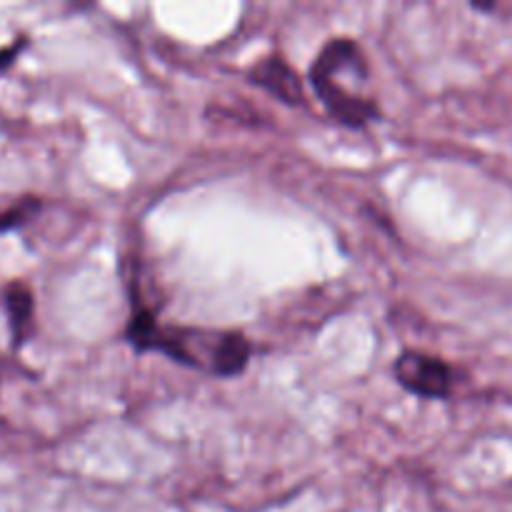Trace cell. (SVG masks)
Wrapping results in <instances>:
<instances>
[{
  "label": "cell",
  "instance_id": "8",
  "mask_svg": "<svg viewBox=\"0 0 512 512\" xmlns=\"http://www.w3.org/2000/svg\"><path fill=\"white\" fill-rule=\"evenodd\" d=\"M5 428V423H3V420H0V430H3Z\"/></svg>",
  "mask_w": 512,
  "mask_h": 512
},
{
  "label": "cell",
  "instance_id": "2",
  "mask_svg": "<svg viewBox=\"0 0 512 512\" xmlns=\"http://www.w3.org/2000/svg\"><path fill=\"white\" fill-rule=\"evenodd\" d=\"M365 80L370 78V65L363 48L353 38H330L310 65V85L315 98L323 103L330 118L345 128H365L380 118V105L370 95L360 90L345 88L340 80L345 78Z\"/></svg>",
  "mask_w": 512,
  "mask_h": 512
},
{
  "label": "cell",
  "instance_id": "7",
  "mask_svg": "<svg viewBox=\"0 0 512 512\" xmlns=\"http://www.w3.org/2000/svg\"><path fill=\"white\" fill-rule=\"evenodd\" d=\"M23 48H25V40H18V43L8 45V48H0V70L8 68V65L13 63L15 58H18L20 50H23Z\"/></svg>",
  "mask_w": 512,
  "mask_h": 512
},
{
  "label": "cell",
  "instance_id": "6",
  "mask_svg": "<svg viewBox=\"0 0 512 512\" xmlns=\"http://www.w3.org/2000/svg\"><path fill=\"white\" fill-rule=\"evenodd\" d=\"M38 208H40L38 200L28 198L23 200V203L13 205V208L3 210V213H0V233H8V230L18 228V225L28 223V220L33 218V213H38Z\"/></svg>",
  "mask_w": 512,
  "mask_h": 512
},
{
  "label": "cell",
  "instance_id": "5",
  "mask_svg": "<svg viewBox=\"0 0 512 512\" xmlns=\"http://www.w3.org/2000/svg\"><path fill=\"white\" fill-rule=\"evenodd\" d=\"M5 300V313H8L10 333H13V343L23 345L25 340L33 333V315H35V300L33 293L25 283L20 280H13L8 283L3 293Z\"/></svg>",
  "mask_w": 512,
  "mask_h": 512
},
{
  "label": "cell",
  "instance_id": "4",
  "mask_svg": "<svg viewBox=\"0 0 512 512\" xmlns=\"http://www.w3.org/2000/svg\"><path fill=\"white\" fill-rule=\"evenodd\" d=\"M248 80L255 88L265 90V93L273 95V98L280 100L283 105H290V108L305 105L303 78H300L298 70L285 60V55H265L263 60H258V63L248 70Z\"/></svg>",
  "mask_w": 512,
  "mask_h": 512
},
{
  "label": "cell",
  "instance_id": "3",
  "mask_svg": "<svg viewBox=\"0 0 512 512\" xmlns=\"http://www.w3.org/2000/svg\"><path fill=\"white\" fill-rule=\"evenodd\" d=\"M393 375L403 390L423 400H445L455 390V368L438 355L405 350L393 363Z\"/></svg>",
  "mask_w": 512,
  "mask_h": 512
},
{
  "label": "cell",
  "instance_id": "1",
  "mask_svg": "<svg viewBox=\"0 0 512 512\" xmlns=\"http://www.w3.org/2000/svg\"><path fill=\"white\" fill-rule=\"evenodd\" d=\"M125 340L135 353L165 355L173 363L215 378H238L253 358V345L238 330L163 325L145 305H133L125 325Z\"/></svg>",
  "mask_w": 512,
  "mask_h": 512
}]
</instances>
